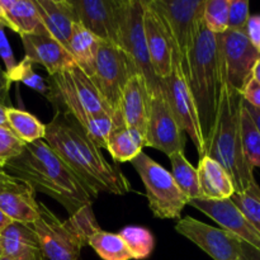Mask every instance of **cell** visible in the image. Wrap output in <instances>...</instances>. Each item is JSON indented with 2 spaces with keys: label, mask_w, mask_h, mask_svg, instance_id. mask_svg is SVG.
<instances>
[{
  "label": "cell",
  "mask_w": 260,
  "mask_h": 260,
  "mask_svg": "<svg viewBox=\"0 0 260 260\" xmlns=\"http://www.w3.org/2000/svg\"><path fill=\"white\" fill-rule=\"evenodd\" d=\"M43 141L96 196H122L131 190L126 175L107 161L101 149L69 114L56 112L46 126Z\"/></svg>",
  "instance_id": "1"
},
{
  "label": "cell",
  "mask_w": 260,
  "mask_h": 260,
  "mask_svg": "<svg viewBox=\"0 0 260 260\" xmlns=\"http://www.w3.org/2000/svg\"><path fill=\"white\" fill-rule=\"evenodd\" d=\"M4 172L27 183L35 192L57 201L70 216L93 206L98 198L43 140L25 144L22 154L8 162Z\"/></svg>",
  "instance_id": "2"
},
{
  "label": "cell",
  "mask_w": 260,
  "mask_h": 260,
  "mask_svg": "<svg viewBox=\"0 0 260 260\" xmlns=\"http://www.w3.org/2000/svg\"><path fill=\"white\" fill-rule=\"evenodd\" d=\"M241 94L223 83L215 128L206 151L230 175L235 193L245 192L256 183L254 169L249 165L241 144Z\"/></svg>",
  "instance_id": "3"
},
{
  "label": "cell",
  "mask_w": 260,
  "mask_h": 260,
  "mask_svg": "<svg viewBox=\"0 0 260 260\" xmlns=\"http://www.w3.org/2000/svg\"><path fill=\"white\" fill-rule=\"evenodd\" d=\"M185 80L197 108L201 131L207 151L215 128L223 79L218 58L217 38L203 23L190 51Z\"/></svg>",
  "instance_id": "4"
},
{
  "label": "cell",
  "mask_w": 260,
  "mask_h": 260,
  "mask_svg": "<svg viewBox=\"0 0 260 260\" xmlns=\"http://www.w3.org/2000/svg\"><path fill=\"white\" fill-rule=\"evenodd\" d=\"M32 228L48 260H79L81 249L101 229L94 217L93 206L81 208L69 220H61L41 202L40 217Z\"/></svg>",
  "instance_id": "5"
},
{
  "label": "cell",
  "mask_w": 260,
  "mask_h": 260,
  "mask_svg": "<svg viewBox=\"0 0 260 260\" xmlns=\"http://www.w3.org/2000/svg\"><path fill=\"white\" fill-rule=\"evenodd\" d=\"M48 85L51 89L48 101L56 112L69 114L79 126L99 114H109L116 121V126H121L93 80L78 66L50 76Z\"/></svg>",
  "instance_id": "6"
},
{
  "label": "cell",
  "mask_w": 260,
  "mask_h": 260,
  "mask_svg": "<svg viewBox=\"0 0 260 260\" xmlns=\"http://www.w3.org/2000/svg\"><path fill=\"white\" fill-rule=\"evenodd\" d=\"M161 18L177 50L184 78L188 75L189 55L203 23L205 0H149Z\"/></svg>",
  "instance_id": "7"
},
{
  "label": "cell",
  "mask_w": 260,
  "mask_h": 260,
  "mask_svg": "<svg viewBox=\"0 0 260 260\" xmlns=\"http://www.w3.org/2000/svg\"><path fill=\"white\" fill-rule=\"evenodd\" d=\"M144 183L149 208L156 218H180L189 200L182 193L173 179L172 173L141 152L131 161Z\"/></svg>",
  "instance_id": "8"
},
{
  "label": "cell",
  "mask_w": 260,
  "mask_h": 260,
  "mask_svg": "<svg viewBox=\"0 0 260 260\" xmlns=\"http://www.w3.org/2000/svg\"><path fill=\"white\" fill-rule=\"evenodd\" d=\"M145 0H122L119 18V46L135 70L146 81L149 94L160 81L151 66L147 52L146 36L144 25Z\"/></svg>",
  "instance_id": "9"
},
{
  "label": "cell",
  "mask_w": 260,
  "mask_h": 260,
  "mask_svg": "<svg viewBox=\"0 0 260 260\" xmlns=\"http://www.w3.org/2000/svg\"><path fill=\"white\" fill-rule=\"evenodd\" d=\"M137 73L134 65L119 46L101 42L95 56L91 80L116 114L119 124H123L119 116L122 91L127 80Z\"/></svg>",
  "instance_id": "10"
},
{
  "label": "cell",
  "mask_w": 260,
  "mask_h": 260,
  "mask_svg": "<svg viewBox=\"0 0 260 260\" xmlns=\"http://www.w3.org/2000/svg\"><path fill=\"white\" fill-rule=\"evenodd\" d=\"M216 38L223 83L241 93L253 78L260 51L251 43L245 30L228 29L222 35H216Z\"/></svg>",
  "instance_id": "11"
},
{
  "label": "cell",
  "mask_w": 260,
  "mask_h": 260,
  "mask_svg": "<svg viewBox=\"0 0 260 260\" xmlns=\"http://www.w3.org/2000/svg\"><path fill=\"white\" fill-rule=\"evenodd\" d=\"M146 146L160 150L168 156L174 152H184L185 132L173 113L165 83L161 79L149 94Z\"/></svg>",
  "instance_id": "12"
},
{
  "label": "cell",
  "mask_w": 260,
  "mask_h": 260,
  "mask_svg": "<svg viewBox=\"0 0 260 260\" xmlns=\"http://www.w3.org/2000/svg\"><path fill=\"white\" fill-rule=\"evenodd\" d=\"M164 83L170 107L178 123L185 134L189 135L190 140L200 154V157L206 155V144L202 131H201L197 108L188 88V83L184 78L177 53L173 55L172 74L169 78L165 79Z\"/></svg>",
  "instance_id": "13"
},
{
  "label": "cell",
  "mask_w": 260,
  "mask_h": 260,
  "mask_svg": "<svg viewBox=\"0 0 260 260\" xmlns=\"http://www.w3.org/2000/svg\"><path fill=\"white\" fill-rule=\"evenodd\" d=\"M175 231L196 244L213 260H241L243 241L223 229L185 216L178 221Z\"/></svg>",
  "instance_id": "14"
},
{
  "label": "cell",
  "mask_w": 260,
  "mask_h": 260,
  "mask_svg": "<svg viewBox=\"0 0 260 260\" xmlns=\"http://www.w3.org/2000/svg\"><path fill=\"white\" fill-rule=\"evenodd\" d=\"M70 3L76 22L102 42L119 46L122 0H70Z\"/></svg>",
  "instance_id": "15"
},
{
  "label": "cell",
  "mask_w": 260,
  "mask_h": 260,
  "mask_svg": "<svg viewBox=\"0 0 260 260\" xmlns=\"http://www.w3.org/2000/svg\"><path fill=\"white\" fill-rule=\"evenodd\" d=\"M188 205L212 218L221 229L238 236L243 243L260 250V233L249 222L230 198L218 201L197 198L190 200Z\"/></svg>",
  "instance_id": "16"
},
{
  "label": "cell",
  "mask_w": 260,
  "mask_h": 260,
  "mask_svg": "<svg viewBox=\"0 0 260 260\" xmlns=\"http://www.w3.org/2000/svg\"><path fill=\"white\" fill-rule=\"evenodd\" d=\"M144 25L147 52L154 73L156 74L157 78L165 80L172 74L173 55L177 53V50L170 40V36L161 18L150 4L149 0H145Z\"/></svg>",
  "instance_id": "17"
},
{
  "label": "cell",
  "mask_w": 260,
  "mask_h": 260,
  "mask_svg": "<svg viewBox=\"0 0 260 260\" xmlns=\"http://www.w3.org/2000/svg\"><path fill=\"white\" fill-rule=\"evenodd\" d=\"M119 116L127 128L145 140V146H146L149 89L145 79L139 73L131 75L124 85L121 104H119Z\"/></svg>",
  "instance_id": "18"
},
{
  "label": "cell",
  "mask_w": 260,
  "mask_h": 260,
  "mask_svg": "<svg viewBox=\"0 0 260 260\" xmlns=\"http://www.w3.org/2000/svg\"><path fill=\"white\" fill-rule=\"evenodd\" d=\"M24 48V57L32 63H38L52 76L76 66L73 56L61 43L48 35L20 36Z\"/></svg>",
  "instance_id": "19"
},
{
  "label": "cell",
  "mask_w": 260,
  "mask_h": 260,
  "mask_svg": "<svg viewBox=\"0 0 260 260\" xmlns=\"http://www.w3.org/2000/svg\"><path fill=\"white\" fill-rule=\"evenodd\" d=\"M0 250L14 260H46L32 225L12 222L0 234Z\"/></svg>",
  "instance_id": "20"
},
{
  "label": "cell",
  "mask_w": 260,
  "mask_h": 260,
  "mask_svg": "<svg viewBox=\"0 0 260 260\" xmlns=\"http://www.w3.org/2000/svg\"><path fill=\"white\" fill-rule=\"evenodd\" d=\"M46 32L68 50L73 24L76 22L70 0H35Z\"/></svg>",
  "instance_id": "21"
},
{
  "label": "cell",
  "mask_w": 260,
  "mask_h": 260,
  "mask_svg": "<svg viewBox=\"0 0 260 260\" xmlns=\"http://www.w3.org/2000/svg\"><path fill=\"white\" fill-rule=\"evenodd\" d=\"M5 27L19 36L47 35L35 0H0Z\"/></svg>",
  "instance_id": "22"
},
{
  "label": "cell",
  "mask_w": 260,
  "mask_h": 260,
  "mask_svg": "<svg viewBox=\"0 0 260 260\" xmlns=\"http://www.w3.org/2000/svg\"><path fill=\"white\" fill-rule=\"evenodd\" d=\"M197 173L200 189L205 200H229L235 194V187L230 175L208 155L200 157Z\"/></svg>",
  "instance_id": "23"
},
{
  "label": "cell",
  "mask_w": 260,
  "mask_h": 260,
  "mask_svg": "<svg viewBox=\"0 0 260 260\" xmlns=\"http://www.w3.org/2000/svg\"><path fill=\"white\" fill-rule=\"evenodd\" d=\"M0 211L13 222L32 225L40 217V202L36 200L33 188L0 194Z\"/></svg>",
  "instance_id": "24"
},
{
  "label": "cell",
  "mask_w": 260,
  "mask_h": 260,
  "mask_svg": "<svg viewBox=\"0 0 260 260\" xmlns=\"http://www.w3.org/2000/svg\"><path fill=\"white\" fill-rule=\"evenodd\" d=\"M102 41L89 32L83 24L75 22L73 24L68 51L73 56L76 66L80 68L89 78H91L95 63L96 51Z\"/></svg>",
  "instance_id": "25"
},
{
  "label": "cell",
  "mask_w": 260,
  "mask_h": 260,
  "mask_svg": "<svg viewBox=\"0 0 260 260\" xmlns=\"http://www.w3.org/2000/svg\"><path fill=\"white\" fill-rule=\"evenodd\" d=\"M145 140L124 124L116 126L107 141V147L116 162H131L142 152Z\"/></svg>",
  "instance_id": "26"
},
{
  "label": "cell",
  "mask_w": 260,
  "mask_h": 260,
  "mask_svg": "<svg viewBox=\"0 0 260 260\" xmlns=\"http://www.w3.org/2000/svg\"><path fill=\"white\" fill-rule=\"evenodd\" d=\"M5 116H7L8 127L24 144H32L45 139L46 124H43L29 112L8 107Z\"/></svg>",
  "instance_id": "27"
},
{
  "label": "cell",
  "mask_w": 260,
  "mask_h": 260,
  "mask_svg": "<svg viewBox=\"0 0 260 260\" xmlns=\"http://www.w3.org/2000/svg\"><path fill=\"white\" fill-rule=\"evenodd\" d=\"M172 162V175L175 184L188 200L202 198L198 183L197 168L193 167L185 157L184 152H174L169 156Z\"/></svg>",
  "instance_id": "28"
},
{
  "label": "cell",
  "mask_w": 260,
  "mask_h": 260,
  "mask_svg": "<svg viewBox=\"0 0 260 260\" xmlns=\"http://www.w3.org/2000/svg\"><path fill=\"white\" fill-rule=\"evenodd\" d=\"M89 246L103 260H132V254L119 234L108 233L102 229L89 239Z\"/></svg>",
  "instance_id": "29"
},
{
  "label": "cell",
  "mask_w": 260,
  "mask_h": 260,
  "mask_svg": "<svg viewBox=\"0 0 260 260\" xmlns=\"http://www.w3.org/2000/svg\"><path fill=\"white\" fill-rule=\"evenodd\" d=\"M240 128H241V144H243L244 155L251 168H260V132L256 128L253 118L245 106H241L240 113Z\"/></svg>",
  "instance_id": "30"
},
{
  "label": "cell",
  "mask_w": 260,
  "mask_h": 260,
  "mask_svg": "<svg viewBox=\"0 0 260 260\" xmlns=\"http://www.w3.org/2000/svg\"><path fill=\"white\" fill-rule=\"evenodd\" d=\"M119 236L123 239L134 259L144 260L152 254L155 239L151 231L141 226H126L119 231Z\"/></svg>",
  "instance_id": "31"
},
{
  "label": "cell",
  "mask_w": 260,
  "mask_h": 260,
  "mask_svg": "<svg viewBox=\"0 0 260 260\" xmlns=\"http://www.w3.org/2000/svg\"><path fill=\"white\" fill-rule=\"evenodd\" d=\"M5 75H7L8 80L10 83H13V81H17L18 83L19 81V83L27 85L28 88L40 93L41 95L46 96L47 99L50 96L51 89L48 83H46L45 79L36 73L35 69H33V63L28 61L25 57L17 63V66H15V69L12 73L5 74Z\"/></svg>",
  "instance_id": "32"
},
{
  "label": "cell",
  "mask_w": 260,
  "mask_h": 260,
  "mask_svg": "<svg viewBox=\"0 0 260 260\" xmlns=\"http://www.w3.org/2000/svg\"><path fill=\"white\" fill-rule=\"evenodd\" d=\"M230 0H205L203 24L213 35H222L228 30Z\"/></svg>",
  "instance_id": "33"
},
{
  "label": "cell",
  "mask_w": 260,
  "mask_h": 260,
  "mask_svg": "<svg viewBox=\"0 0 260 260\" xmlns=\"http://www.w3.org/2000/svg\"><path fill=\"white\" fill-rule=\"evenodd\" d=\"M249 222L260 233V187L258 183L243 193H235L230 198Z\"/></svg>",
  "instance_id": "34"
},
{
  "label": "cell",
  "mask_w": 260,
  "mask_h": 260,
  "mask_svg": "<svg viewBox=\"0 0 260 260\" xmlns=\"http://www.w3.org/2000/svg\"><path fill=\"white\" fill-rule=\"evenodd\" d=\"M114 126H116V121L113 117L109 114H99V116L91 117L85 124L80 127L99 149H106L107 141Z\"/></svg>",
  "instance_id": "35"
},
{
  "label": "cell",
  "mask_w": 260,
  "mask_h": 260,
  "mask_svg": "<svg viewBox=\"0 0 260 260\" xmlns=\"http://www.w3.org/2000/svg\"><path fill=\"white\" fill-rule=\"evenodd\" d=\"M25 144L8 126H0V169L22 154Z\"/></svg>",
  "instance_id": "36"
},
{
  "label": "cell",
  "mask_w": 260,
  "mask_h": 260,
  "mask_svg": "<svg viewBox=\"0 0 260 260\" xmlns=\"http://www.w3.org/2000/svg\"><path fill=\"white\" fill-rule=\"evenodd\" d=\"M249 18H250V10H249L248 0H230L228 29L245 30Z\"/></svg>",
  "instance_id": "37"
},
{
  "label": "cell",
  "mask_w": 260,
  "mask_h": 260,
  "mask_svg": "<svg viewBox=\"0 0 260 260\" xmlns=\"http://www.w3.org/2000/svg\"><path fill=\"white\" fill-rule=\"evenodd\" d=\"M4 28V22L0 19V57H2L3 62L5 65V74H9L14 70L18 62L15 61L14 53H13L9 41H8L7 35H5Z\"/></svg>",
  "instance_id": "38"
},
{
  "label": "cell",
  "mask_w": 260,
  "mask_h": 260,
  "mask_svg": "<svg viewBox=\"0 0 260 260\" xmlns=\"http://www.w3.org/2000/svg\"><path fill=\"white\" fill-rule=\"evenodd\" d=\"M240 94L245 103L250 104L255 108H260V84L258 81L251 78L246 83V85L244 86L243 91Z\"/></svg>",
  "instance_id": "39"
},
{
  "label": "cell",
  "mask_w": 260,
  "mask_h": 260,
  "mask_svg": "<svg viewBox=\"0 0 260 260\" xmlns=\"http://www.w3.org/2000/svg\"><path fill=\"white\" fill-rule=\"evenodd\" d=\"M29 188L27 183L18 180L0 169V194L5 192H15V190H24Z\"/></svg>",
  "instance_id": "40"
},
{
  "label": "cell",
  "mask_w": 260,
  "mask_h": 260,
  "mask_svg": "<svg viewBox=\"0 0 260 260\" xmlns=\"http://www.w3.org/2000/svg\"><path fill=\"white\" fill-rule=\"evenodd\" d=\"M245 33L251 43L260 51V15H250Z\"/></svg>",
  "instance_id": "41"
},
{
  "label": "cell",
  "mask_w": 260,
  "mask_h": 260,
  "mask_svg": "<svg viewBox=\"0 0 260 260\" xmlns=\"http://www.w3.org/2000/svg\"><path fill=\"white\" fill-rule=\"evenodd\" d=\"M10 81L8 80L5 71L0 68V104L4 107L9 106V90H10Z\"/></svg>",
  "instance_id": "42"
},
{
  "label": "cell",
  "mask_w": 260,
  "mask_h": 260,
  "mask_svg": "<svg viewBox=\"0 0 260 260\" xmlns=\"http://www.w3.org/2000/svg\"><path fill=\"white\" fill-rule=\"evenodd\" d=\"M241 260H260V250L249 244H241Z\"/></svg>",
  "instance_id": "43"
},
{
  "label": "cell",
  "mask_w": 260,
  "mask_h": 260,
  "mask_svg": "<svg viewBox=\"0 0 260 260\" xmlns=\"http://www.w3.org/2000/svg\"><path fill=\"white\" fill-rule=\"evenodd\" d=\"M244 106H245L246 111L249 112L250 117L253 118L254 123H255L256 128H258L259 132H260V108H255V107L250 106V104L245 103V102H244Z\"/></svg>",
  "instance_id": "44"
},
{
  "label": "cell",
  "mask_w": 260,
  "mask_h": 260,
  "mask_svg": "<svg viewBox=\"0 0 260 260\" xmlns=\"http://www.w3.org/2000/svg\"><path fill=\"white\" fill-rule=\"evenodd\" d=\"M12 222H13V221L10 220V218L8 217L5 213H3L2 211H0V234H2L3 231H4L5 229H7L8 226H9Z\"/></svg>",
  "instance_id": "45"
},
{
  "label": "cell",
  "mask_w": 260,
  "mask_h": 260,
  "mask_svg": "<svg viewBox=\"0 0 260 260\" xmlns=\"http://www.w3.org/2000/svg\"><path fill=\"white\" fill-rule=\"evenodd\" d=\"M8 107H4L0 104V126H8L7 124V116H5V112H7Z\"/></svg>",
  "instance_id": "46"
},
{
  "label": "cell",
  "mask_w": 260,
  "mask_h": 260,
  "mask_svg": "<svg viewBox=\"0 0 260 260\" xmlns=\"http://www.w3.org/2000/svg\"><path fill=\"white\" fill-rule=\"evenodd\" d=\"M253 79L260 84V60L256 62L255 68L253 70Z\"/></svg>",
  "instance_id": "47"
},
{
  "label": "cell",
  "mask_w": 260,
  "mask_h": 260,
  "mask_svg": "<svg viewBox=\"0 0 260 260\" xmlns=\"http://www.w3.org/2000/svg\"><path fill=\"white\" fill-rule=\"evenodd\" d=\"M0 260H14V259L9 258V256H5V255H3V254H2V256H0Z\"/></svg>",
  "instance_id": "48"
},
{
  "label": "cell",
  "mask_w": 260,
  "mask_h": 260,
  "mask_svg": "<svg viewBox=\"0 0 260 260\" xmlns=\"http://www.w3.org/2000/svg\"><path fill=\"white\" fill-rule=\"evenodd\" d=\"M0 256H2V250H0Z\"/></svg>",
  "instance_id": "49"
}]
</instances>
